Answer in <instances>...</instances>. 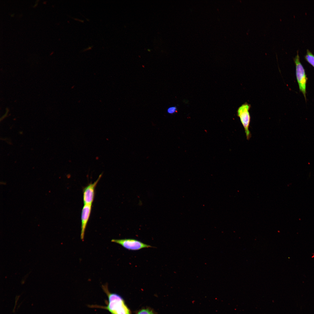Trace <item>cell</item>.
<instances>
[{
    "mask_svg": "<svg viewBox=\"0 0 314 314\" xmlns=\"http://www.w3.org/2000/svg\"><path fill=\"white\" fill-rule=\"evenodd\" d=\"M102 289L108 298L106 306L97 305L90 306V307L101 308L108 311L111 314H131L130 311L125 304L123 298L118 294L110 292L108 284L102 286Z\"/></svg>",
    "mask_w": 314,
    "mask_h": 314,
    "instance_id": "cell-1",
    "label": "cell"
},
{
    "mask_svg": "<svg viewBox=\"0 0 314 314\" xmlns=\"http://www.w3.org/2000/svg\"><path fill=\"white\" fill-rule=\"evenodd\" d=\"M297 55L293 58L295 65L296 75L299 90L306 99V86L307 78L305 70L301 63L299 54V50L297 52Z\"/></svg>",
    "mask_w": 314,
    "mask_h": 314,
    "instance_id": "cell-2",
    "label": "cell"
},
{
    "mask_svg": "<svg viewBox=\"0 0 314 314\" xmlns=\"http://www.w3.org/2000/svg\"><path fill=\"white\" fill-rule=\"evenodd\" d=\"M251 106L247 103L242 104L238 109L237 115L245 129L246 136L247 140L251 137L249 128L250 122L251 117L249 112Z\"/></svg>",
    "mask_w": 314,
    "mask_h": 314,
    "instance_id": "cell-3",
    "label": "cell"
},
{
    "mask_svg": "<svg viewBox=\"0 0 314 314\" xmlns=\"http://www.w3.org/2000/svg\"><path fill=\"white\" fill-rule=\"evenodd\" d=\"M111 241L121 245L127 249L133 251L138 250L144 248L153 247L150 245L133 239H113Z\"/></svg>",
    "mask_w": 314,
    "mask_h": 314,
    "instance_id": "cell-4",
    "label": "cell"
},
{
    "mask_svg": "<svg viewBox=\"0 0 314 314\" xmlns=\"http://www.w3.org/2000/svg\"><path fill=\"white\" fill-rule=\"evenodd\" d=\"M101 177V175L96 181L89 184L83 189V200L84 204L92 205L94 198L95 188Z\"/></svg>",
    "mask_w": 314,
    "mask_h": 314,
    "instance_id": "cell-5",
    "label": "cell"
},
{
    "mask_svg": "<svg viewBox=\"0 0 314 314\" xmlns=\"http://www.w3.org/2000/svg\"><path fill=\"white\" fill-rule=\"evenodd\" d=\"M92 206L91 204H84L82 210L80 237L83 241L84 239L85 230L90 215Z\"/></svg>",
    "mask_w": 314,
    "mask_h": 314,
    "instance_id": "cell-6",
    "label": "cell"
},
{
    "mask_svg": "<svg viewBox=\"0 0 314 314\" xmlns=\"http://www.w3.org/2000/svg\"><path fill=\"white\" fill-rule=\"evenodd\" d=\"M304 57L306 60L314 67V55L312 53L307 49Z\"/></svg>",
    "mask_w": 314,
    "mask_h": 314,
    "instance_id": "cell-7",
    "label": "cell"
},
{
    "mask_svg": "<svg viewBox=\"0 0 314 314\" xmlns=\"http://www.w3.org/2000/svg\"><path fill=\"white\" fill-rule=\"evenodd\" d=\"M137 314H154L153 312L148 309H143L140 311Z\"/></svg>",
    "mask_w": 314,
    "mask_h": 314,
    "instance_id": "cell-8",
    "label": "cell"
},
{
    "mask_svg": "<svg viewBox=\"0 0 314 314\" xmlns=\"http://www.w3.org/2000/svg\"><path fill=\"white\" fill-rule=\"evenodd\" d=\"M167 112L170 114H173L177 111V108L176 107H171L167 109Z\"/></svg>",
    "mask_w": 314,
    "mask_h": 314,
    "instance_id": "cell-9",
    "label": "cell"
},
{
    "mask_svg": "<svg viewBox=\"0 0 314 314\" xmlns=\"http://www.w3.org/2000/svg\"><path fill=\"white\" fill-rule=\"evenodd\" d=\"M37 4H38V3H37L35 4V5L33 6V7H36L37 5Z\"/></svg>",
    "mask_w": 314,
    "mask_h": 314,
    "instance_id": "cell-10",
    "label": "cell"
},
{
    "mask_svg": "<svg viewBox=\"0 0 314 314\" xmlns=\"http://www.w3.org/2000/svg\"><path fill=\"white\" fill-rule=\"evenodd\" d=\"M147 50L148 51H151V50H150V49H147Z\"/></svg>",
    "mask_w": 314,
    "mask_h": 314,
    "instance_id": "cell-11",
    "label": "cell"
},
{
    "mask_svg": "<svg viewBox=\"0 0 314 314\" xmlns=\"http://www.w3.org/2000/svg\"><path fill=\"white\" fill-rule=\"evenodd\" d=\"M14 14H12V15H11V17H13V16H14Z\"/></svg>",
    "mask_w": 314,
    "mask_h": 314,
    "instance_id": "cell-12",
    "label": "cell"
}]
</instances>
